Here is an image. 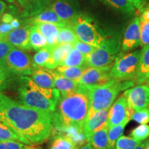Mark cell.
Wrapping results in <instances>:
<instances>
[{
	"label": "cell",
	"mask_w": 149,
	"mask_h": 149,
	"mask_svg": "<svg viewBox=\"0 0 149 149\" xmlns=\"http://www.w3.org/2000/svg\"><path fill=\"white\" fill-rule=\"evenodd\" d=\"M10 24L11 26L13 27V29H19V28L21 27V25H22V22H20V20L17 18H14L11 21Z\"/></svg>",
	"instance_id": "45"
},
{
	"label": "cell",
	"mask_w": 149,
	"mask_h": 149,
	"mask_svg": "<svg viewBox=\"0 0 149 149\" xmlns=\"http://www.w3.org/2000/svg\"><path fill=\"white\" fill-rule=\"evenodd\" d=\"M50 72L53 76L55 88L59 91L61 96L74 92L77 89L79 84L77 81L63 77L55 70H50Z\"/></svg>",
	"instance_id": "21"
},
{
	"label": "cell",
	"mask_w": 149,
	"mask_h": 149,
	"mask_svg": "<svg viewBox=\"0 0 149 149\" xmlns=\"http://www.w3.org/2000/svg\"><path fill=\"white\" fill-rule=\"evenodd\" d=\"M53 113L54 127L58 129L74 127L83 130L89 111V97L84 85L60 97Z\"/></svg>",
	"instance_id": "2"
},
{
	"label": "cell",
	"mask_w": 149,
	"mask_h": 149,
	"mask_svg": "<svg viewBox=\"0 0 149 149\" xmlns=\"http://www.w3.org/2000/svg\"><path fill=\"white\" fill-rule=\"evenodd\" d=\"M134 112L135 110L128 107L125 96L122 95L117 99L110 108L107 126L110 128L121 124H127Z\"/></svg>",
	"instance_id": "9"
},
{
	"label": "cell",
	"mask_w": 149,
	"mask_h": 149,
	"mask_svg": "<svg viewBox=\"0 0 149 149\" xmlns=\"http://www.w3.org/2000/svg\"><path fill=\"white\" fill-rule=\"evenodd\" d=\"M140 45L139 18L136 17L130 22L123 35L121 47L123 52H128Z\"/></svg>",
	"instance_id": "13"
},
{
	"label": "cell",
	"mask_w": 149,
	"mask_h": 149,
	"mask_svg": "<svg viewBox=\"0 0 149 149\" xmlns=\"http://www.w3.org/2000/svg\"><path fill=\"white\" fill-rule=\"evenodd\" d=\"M112 66L113 65L101 68L88 67L77 83L79 84L86 86L105 84L113 79L110 75Z\"/></svg>",
	"instance_id": "12"
},
{
	"label": "cell",
	"mask_w": 149,
	"mask_h": 149,
	"mask_svg": "<svg viewBox=\"0 0 149 149\" xmlns=\"http://www.w3.org/2000/svg\"><path fill=\"white\" fill-rule=\"evenodd\" d=\"M70 26L74 30L78 40L97 48L102 47L109 38L91 17L81 13Z\"/></svg>",
	"instance_id": "5"
},
{
	"label": "cell",
	"mask_w": 149,
	"mask_h": 149,
	"mask_svg": "<svg viewBox=\"0 0 149 149\" xmlns=\"http://www.w3.org/2000/svg\"><path fill=\"white\" fill-rule=\"evenodd\" d=\"M126 125V124H121L109 128L107 149H115V144L117 139L122 136Z\"/></svg>",
	"instance_id": "32"
},
{
	"label": "cell",
	"mask_w": 149,
	"mask_h": 149,
	"mask_svg": "<svg viewBox=\"0 0 149 149\" xmlns=\"http://www.w3.org/2000/svg\"></svg>",
	"instance_id": "56"
},
{
	"label": "cell",
	"mask_w": 149,
	"mask_h": 149,
	"mask_svg": "<svg viewBox=\"0 0 149 149\" xmlns=\"http://www.w3.org/2000/svg\"><path fill=\"white\" fill-rule=\"evenodd\" d=\"M74 48L77 49L78 51L81 52L83 55L85 56L89 55V54L92 53L93 51L96 49L97 47L91 45V44H87V43L83 42L81 41L77 40L74 43Z\"/></svg>",
	"instance_id": "38"
},
{
	"label": "cell",
	"mask_w": 149,
	"mask_h": 149,
	"mask_svg": "<svg viewBox=\"0 0 149 149\" xmlns=\"http://www.w3.org/2000/svg\"><path fill=\"white\" fill-rule=\"evenodd\" d=\"M0 122L31 144H42L53 131V113L26 107L0 94Z\"/></svg>",
	"instance_id": "1"
},
{
	"label": "cell",
	"mask_w": 149,
	"mask_h": 149,
	"mask_svg": "<svg viewBox=\"0 0 149 149\" xmlns=\"http://www.w3.org/2000/svg\"><path fill=\"white\" fill-rule=\"evenodd\" d=\"M3 36L2 35V34L1 33V32H0V41L3 40Z\"/></svg>",
	"instance_id": "53"
},
{
	"label": "cell",
	"mask_w": 149,
	"mask_h": 149,
	"mask_svg": "<svg viewBox=\"0 0 149 149\" xmlns=\"http://www.w3.org/2000/svg\"><path fill=\"white\" fill-rule=\"evenodd\" d=\"M109 128V126H107L93 133L86 139L87 142L90 143L93 149H107Z\"/></svg>",
	"instance_id": "23"
},
{
	"label": "cell",
	"mask_w": 149,
	"mask_h": 149,
	"mask_svg": "<svg viewBox=\"0 0 149 149\" xmlns=\"http://www.w3.org/2000/svg\"><path fill=\"white\" fill-rule=\"evenodd\" d=\"M0 65L16 77L31 75L35 66L33 59L27 53L15 47L9 52Z\"/></svg>",
	"instance_id": "8"
},
{
	"label": "cell",
	"mask_w": 149,
	"mask_h": 149,
	"mask_svg": "<svg viewBox=\"0 0 149 149\" xmlns=\"http://www.w3.org/2000/svg\"><path fill=\"white\" fill-rule=\"evenodd\" d=\"M14 18H15L14 16L12 14L9 13H5L2 15V17H1L0 21L3 22V23L10 24L11 21H12Z\"/></svg>",
	"instance_id": "43"
},
{
	"label": "cell",
	"mask_w": 149,
	"mask_h": 149,
	"mask_svg": "<svg viewBox=\"0 0 149 149\" xmlns=\"http://www.w3.org/2000/svg\"><path fill=\"white\" fill-rule=\"evenodd\" d=\"M130 137L141 142L149 137V126L147 124H141L137 126L130 132Z\"/></svg>",
	"instance_id": "34"
},
{
	"label": "cell",
	"mask_w": 149,
	"mask_h": 149,
	"mask_svg": "<svg viewBox=\"0 0 149 149\" xmlns=\"http://www.w3.org/2000/svg\"><path fill=\"white\" fill-rule=\"evenodd\" d=\"M48 7L68 25L81 13L77 0H53Z\"/></svg>",
	"instance_id": "10"
},
{
	"label": "cell",
	"mask_w": 149,
	"mask_h": 149,
	"mask_svg": "<svg viewBox=\"0 0 149 149\" xmlns=\"http://www.w3.org/2000/svg\"><path fill=\"white\" fill-rule=\"evenodd\" d=\"M79 147L71 138L66 135L56 136L49 149H78Z\"/></svg>",
	"instance_id": "31"
},
{
	"label": "cell",
	"mask_w": 149,
	"mask_h": 149,
	"mask_svg": "<svg viewBox=\"0 0 149 149\" xmlns=\"http://www.w3.org/2000/svg\"><path fill=\"white\" fill-rule=\"evenodd\" d=\"M0 141H17L24 144H29L26 140L16 133L12 128L0 122Z\"/></svg>",
	"instance_id": "30"
},
{
	"label": "cell",
	"mask_w": 149,
	"mask_h": 149,
	"mask_svg": "<svg viewBox=\"0 0 149 149\" xmlns=\"http://www.w3.org/2000/svg\"><path fill=\"white\" fill-rule=\"evenodd\" d=\"M148 109H149V107H148Z\"/></svg>",
	"instance_id": "55"
},
{
	"label": "cell",
	"mask_w": 149,
	"mask_h": 149,
	"mask_svg": "<svg viewBox=\"0 0 149 149\" xmlns=\"http://www.w3.org/2000/svg\"><path fill=\"white\" fill-rule=\"evenodd\" d=\"M140 27V45L144 46L149 45V23L139 19Z\"/></svg>",
	"instance_id": "37"
},
{
	"label": "cell",
	"mask_w": 149,
	"mask_h": 149,
	"mask_svg": "<svg viewBox=\"0 0 149 149\" xmlns=\"http://www.w3.org/2000/svg\"><path fill=\"white\" fill-rule=\"evenodd\" d=\"M73 48L74 45L71 44H57L54 47H52L51 58L46 68L53 70L61 66L67 55Z\"/></svg>",
	"instance_id": "17"
},
{
	"label": "cell",
	"mask_w": 149,
	"mask_h": 149,
	"mask_svg": "<svg viewBox=\"0 0 149 149\" xmlns=\"http://www.w3.org/2000/svg\"><path fill=\"white\" fill-rule=\"evenodd\" d=\"M31 79L39 86L44 88H55L53 76L48 68L34 66L31 73Z\"/></svg>",
	"instance_id": "18"
},
{
	"label": "cell",
	"mask_w": 149,
	"mask_h": 149,
	"mask_svg": "<svg viewBox=\"0 0 149 149\" xmlns=\"http://www.w3.org/2000/svg\"><path fill=\"white\" fill-rule=\"evenodd\" d=\"M144 84H145V85H146V86H149V77H148V79H147L146 81H145V82Z\"/></svg>",
	"instance_id": "52"
},
{
	"label": "cell",
	"mask_w": 149,
	"mask_h": 149,
	"mask_svg": "<svg viewBox=\"0 0 149 149\" xmlns=\"http://www.w3.org/2000/svg\"><path fill=\"white\" fill-rule=\"evenodd\" d=\"M26 146L17 141H0V149H26Z\"/></svg>",
	"instance_id": "39"
},
{
	"label": "cell",
	"mask_w": 149,
	"mask_h": 149,
	"mask_svg": "<svg viewBox=\"0 0 149 149\" xmlns=\"http://www.w3.org/2000/svg\"><path fill=\"white\" fill-rule=\"evenodd\" d=\"M34 26L46 38L48 47H54L58 44L60 26L51 23H38L34 24Z\"/></svg>",
	"instance_id": "19"
},
{
	"label": "cell",
	"mask_w": 149,
	"mask_h": 149,
	"mask_svg": "<svg viewBox=\"0 0 149 149\" xmlns=\"http://www.w3.org/2000/svg\"><path fill=\"white\" fill-rule=\"evenodd\" d=\"M122 13L130 15L135 12V7L128 0H100Z\"/></svg>",
	"instance_id": "25"
},
{
	"label": "cell",
	"mask_w": 149,
	"mask_h": 149,
	"mask_svg": "<svg viewBox=\"0 0 149 149\" xmlns=\"http://www.w3.org/2000/svg\"><path fill=\"white\" fill-rule=\"evenodd\" d=\"M133 6L137 9H140L144 5V0H128Z\"/></svg>",
	"instance_id": "44"
},
{
	"label": "cell",
	"mask_w": 149,
	"mask_h": 149,
	"mask_svg": "<svg viewBox=\"0 0 149 149\" xmlns=\"http://www.w3.org/2000/svg\"><path fill=\"white\" fill-rule=\"evenodd\" d=\"M88 68L87 66H59L55 68V71L63 77L73 81H77Z\"/></svg>",
	"instance_id": "24"
},
{
	"label": "cell",
	"mask_w": 149,
	"mask_h": 149,
	"mask_svg": "<svg viewBox=\"0 0 149 149\" xmlns=\"http://www.w3.org/2000/svg\"><path fill=\"white\" fill-rule=\"evenodd\" d=\"M3 1H7V2H8L10 3H15L16 2V0H3Z\"/></svg>",
	"instance_id": "51"
},
{
	"label": "cell",
	"mask_w": 149,
	"mask_h": 149,
	"mask_svg": "<svg viewBox=\"0 0 149 149\" xmlns=\"http://www.w3.org/2000/svg\"><path fill=\"white\" fill-rule=\"evenodd\" d=\"M30 44L32 49L37 51L42 48L47 47V41L46 38L34 25H32L30 31Z\"/></svg>",
	"instance_id": "27"
},
{
	"label": "cell",
	"mask_w": 149,
	"mask_h": 149,
	"mask_svg": "<svg viewBox=\"0 0 149 149\" xmlns=\"http://www.w3.org/2000/svg\"><path fill=\"white\" fill-rule=\"evenodd\" d=\"M19 3V4L22 8H24V6H25V3H26V0H16Z\"/></svg>",
	"instance_id": "49"
},
{
	"label": "cell",
	"mask_w": 149,
	"mask_h": 149,
	"mask_svg": "<svg viewBox=\"0 0 149 149\" xmlns=\"http://www.w3.org/2000/svg\"><path fill=\"white\" fill-rule=\"evenodd\" d=\"M128 107L135 111L149 107V86L138 84L124 93Z\"/></svg>",
	"instance_id": "11"
},
{
	"label": "cell",
	"mask_w": 149,
	"mask_h": 149,
	"mask_svg": "<svg viewBox=\"0 0 149 149\" xmlns=\"http://www.w3.org/2000/svg\"><path fill=\"white\" fill-rule=\"evenodd\" d=\"M7 7L8 6L5 3V1H3V0H0V19L3 15L4 14L5 11H6Z\"/></svg>",
	"instance_id": "46"
},
{
	"label": "cell",
	"mask_w": 149,
	"mask_h": 149,
	"mask_svg": "<svg viewBox=\"0 0 149 149\" xmlns=\"http://www.w3.org/2000/svg\"><path fill=\"white\" fill-rule=\"evenodd\" d=\"M61 66H86V56L76 48H73L66 59L63 61Z\"/></svg>",
	"instance_id": "26"
},
{
	"label": "cell",
	"mask_w": 149,
	"mask_h": 149,
	"mask_svg": "<svg viewBox=\"0 0 149 149\" xmlns=\"http://www.w3.org/2000/svg\"><path fill=\"white\" fill-rule=\"evenodd\" d=\"M109 110H102L88 117L83 127L84 135L86 139L91 135L107 126Z\"/></svg>",
	"instance_id": "15"
},
{
	"label": "cell",
	"mask_w": 149,
	"mask_h": 149,
	"mask_svg": "<svg viewBox=\"0 0 149 149\" xmlns=\"http://www.w3.org/2000/svg\"><path fill=\"white\" fill-rule=\"evenodd\" d=\"M141 51L121 55L116 59L112 66L110 75L113 79L120 81L135 80L140 57Z\"/></svg>",
	"instance_id": "7"
},
{
	"label": "cell",
	"mask_w": 149,
	"mask_h": 149,
	"mask_svg": "<svg viewBox=\"0 0 149 149\" xmlns=\"http://www.w3.org/2000/svg\"><path fill=\"white\" fill-rule=\"evenodd\" d=\"M77 40V35L70 25H65L60 27L58 35V44H74Z\"/></svg>",
	"instance_id": "29"
},
{
	"label": "cell",
	"mask_w": 149,
	"mask_h": 149,
	"mask_svg": "<svg viewBox=\"0 0 149 149\" xmlns=\"http://www.w3.org/2000/svg\"><path fill=\"white\" fill-rule=\"evenodd\" d=\"M52 47H45L39 50L33 57L35 66L46 68L51 58Z\"/></svg>",
	"instance_id": "28"
},
{
	"label": "cell",
	"mask_w": 149,
	"mask_h": 149,
	"mask_svg": "<svg viewBox=\"0 0 149 149\" xmlns=\"http://www.w3.org/2000/svg\"><path fill=\"white\" fill-rule=\"evenodd\" d=\"M32 25L26 24L19 29H13L6 35L3 40L7 41L11 45L22 51H31L32 49L30 44V31Z\"/></svg>",
	"instance_id": "14"
},
{
	"label": "cell",
	"mask_w": 149,
	"mask_h": 149,
	"mask_svg": "<svg viewBox=\"0 0 149 149\" xmlns=\"http://www.w3.org/2000/svg\"><path fill=\"white\" fill-rule=\"evenodd\" d=\"M13 30V29L11 26L10 24L3 23V22L0 23V32L2 34L3 38H4L6 35H7L8 33H10Z\"/></svg>",
	"instance_id": "42"
},
{
	"label": "cell",
	"mask_w": 149,
	"mask_h": 149,
	"mask_svg": "<svg viewBox=\"0 0 149 149\" xmlns=\"http://www.w3.org/2000/svg\"><path fill=\"white\" fill-rule=\"evenodd\" d=\"M135 84V80L112 79L103 85H84L89 97V111L87 118L97 111L109 110L121 91L132 88Z\"/></svg>",
	"instance_id": "4"
},
{
	"label": "cell",
	"mask_w": 149,
	"mask_h": 149,
	"mask_svg": "<svg viewBox=\"0 0 149 149\" xmlns=\"http://www.w3.org/2000/svg\"><path fill=\"white\" fill-rule=\"evenodd\" d=\"M140 142L128 136H121L117 139L115 149H135Z\"/></svg>",
	"instance_id": "33"
},
{
	"label": "cell",
	"mask_w": 149,
	"mask_h": 149,
	"mask_svg": "<svg viewBox=\"0 0 149 149\" xmlns=\"http://www.w3.org/2000/svg\"><path fill=\"white\" fill-rule=\"evenodd\" d=\"M26 149H40L37 148L36 146H26Z\"/></svg>",
	"instance_id": "50"
},
{
	"label": "cell",
	"mask_w": 149,
	"mask_h": 149,
	"mask_svg": "<svg viewBox=\"0 0 149 149\" xmlns=\"http://www.w3.org/2000/svg\"><path fill=\"white\" fill-rule=\"evenodd\" d=\"M13 77L14 76L10 72L0 65V94L8 86Z\"/></svg>",
	"instance_id": "35"
},
{
	"label": "cell",
	"mask_w": 149,
	"mask_h": 149,
	"mask_svg": "<svg viewBox=\"0 0 149 149\" xmlns=\"http://www.w3.org/2000/svg\"><path fill=\"white\" fill-rule=\"evenodd\" d=\"M149 77V45L145 46L141 51L138 70L135 79V84H142Z\"/></svg>",
	"instance_id": "22"
},
{
	"label": "cell",
	"mask_w": 149,
	"mask_h": 149,
	"mask_svg": "<svg viewBox=\"0 0 149 149\" xmlns=\"http://www.w3.org/2000/svg\"><path fill=\"white\" fill-rule=\"evenodd\" d=\"M130 120L135 121L136 122L139 123L140 124H148L149 123V109L146 108L137 111H135Z\"/></svg>",
	"instance_id": "36"
},
{
	"label": "cell",
	"mask_w": 149,
	"mask_h": 149,
	"mask_svg": "<svg viewBox=\"0 0 149 149\" xmlns=\"http://www.w3.org/2000/svg\"><path fill=\"white\" fill-rule=\"evenodd\" d=\"M148 139H146V140L143 141V142H140V144L136 147L135 149H146V146H147V144H148Z\"/></svg>",
	"instance_id": "47"
},
{
	"label": "cell",
	"mask_w": 149,
	"mask_h": 149,
	"mask_svg": "<svg viewBox=\"0 0 149 149\" xmlns=\"http://www.w3.org/2000/svg\"><path fill=\"white\" fill-rule=\"evenodd\" d=\"M146 149H149V140H148V144H147V146H146Z\"/></svg>",
	"instance_id": "54"
},
{
	"label": "cell",
	"mask_w": 149,
	"mask_h": 149,
	"mask_svg": "<svg viewBox=\"0 0 149 149\" xmlns=\"http://www.w3.org/2000/svg\"><path fill=\"white\" fill-rule=\"evenodd\" d=\"M17 82L18 95L22 104L41 111L55 112L61 97L57 89L39 86L28 76L18 77Z\"/></svg>",
	"instance_id": "3"
},
{
	"label": "cell",
	"mask_w": 149,
	"mask_h": 149,
	"mask_svg": "<svg viewBox=\"0 0 149 149\" xmlns=\"http://www.w3.org/2000/svg\"><path fill=\"white\" fill-rule=\"evenodd\" d=\"M139 12L141 13L140 17H139V19L149 23V3L146 6H143L142 8L139 9Z\"/></svg>",
	"instance_id": "41"
},
{
	"label": "cell",
	"mask_w": 149,
	"mask_h": 149,
	"mask_svg": "<svg viewBox=\"0 0 149 149\" xmlns=\"http://www.w3.org/2000/svg\"><path fill=\"white\" fill-rule=\"evenodd\" d=\"M78 149H93V147L91 146L90 143L86 142L85 144H83L82 146H81Z\"/></svg>",
	"instance_id": "48"
},
{
	"label": "cell",
	"mask_w": 149,
	"mask_h": 149,
	"mask_svg": "<svg viewBox=\"0 0 149 149\" xmlns=\"http://www.w3.org/2000/svg\"><path fill=\"white\" fill-rule=\"evenodd\" d=\"M38 23L55 24L60 26L68 25V24L64 23L50 7L44 9V10L37 14V15L33 17L25 19L24 22V24L25 25L26 24L34 25V24Z\"/></svg>",
	"instance_id": "16"
},
{
	"label": "cell",
	"mask_w": 149,
	"mask_h": 149,
	"mask_svg": "<svg viewBox=\"0 0 149 149\" xmlns=\"http://www.w3.org/2000/svg\"><path fill=\"white\" fill-rule=\"evenodd\" d=\"M13 48L14 46L11 45L10 43H8L7 41H0V64L2 62L9 52Z\"/></svg>",
	"instance_id": "40"
},
{
	"label": "cell",
	"mask_w": 149,
	"mask_h": 149,
	"mask_svg": "<svg viewBox=\"0 0 149 149\" xmlns=\"http://www.w3.org/2000/svg\"><path fill=\"white\" fill-rule=\"evenodd\" d=\"M53 0H26L25 6L19 14L20 18H31L48 8Z\"/></svg>",
	"instance_id": "20"
},
{
	"label": "cell",
	"mask_w": 149,
	"mask_h": 149,
	"mask_svg": "<svg viewBox=\"0 0 149 149\" xmlns=\"http://www.w3.org/2000/svg\"><path fill=\"white\" fill-rule=\"evenodd\" d=\"M121 42L115 37H109L102 47L97 48L86 56V64L88 67L101 68L113 65L117 57L122 54Z\"/></svg>",
	"instance_id": "6"
}]
</instances>
